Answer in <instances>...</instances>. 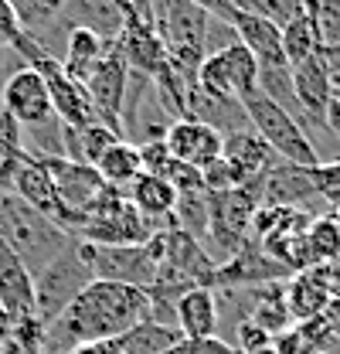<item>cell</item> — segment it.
<instances>
[{"label":"cell","instance_id":"cell-20","mask_svg":"<svg viewBox=\"0 0 340 354\" xmlns=\"http://www.w3.org/2000/svg\"><path fill=\"white\" fill-rule=\"evenodd\" d=\"M303 249H306V263L310 266H330L340 263V225L330 215H317L310 221L306 235H303Z\"/></svg>","mask_w":340,"mask_h":354},{"label":"cell","instance_id":"cell-22","mask_svg":"<svg viewBox=\"0 0 340 354\" xmlns=\"http://www.w3.org/2000/svg\"><path fill=\"white\" fill-rule=\"evenodd\" d=\"M279 31H283V55H286L290 68L299 65V62H306V58L320 48L317 24H313L310 10H296V14H290V17L279 24Z\"/></svg>","mask_w":340,"mask_h":354},{"label":"cell","instance_id":"cell-32","mask_svg":"<svg viewBox=\"0 0 340 354\" xmlns=\"http://www.w3.org/2000/svg\"><path fill=\"white\" fill-rule=\"evenodd\" d=\"M21 35H24V28H21L17 10L10 7V0H0V41H3V48H10Z\"/></svg>","mask_w":340,"mask_h":354},{"label":"cell","instance_id":"cell-37","mask_svg":"<svg viewBox=\"0 0 340 354\" xmlns=\"http://www.w3.org/2000/svg\"><path fill=\"white\" fill-rule=\"evenodd\" d=\"M313 354H337V351H330V348H320V351H313Z\"/></svg>","mask_w":340,"mask_h":354},{"label":"cell","instance_id":"cell-11","mask_svg":"<svg viewBox=\"0 0 340 354\" xmlns=\"http://www.w3.org/2000/svg\"><path fill=\"white\" fill-rule=\"evenodd\" d=\"M283 300H286V310H290L293 324H306V320L320 317L334 300L330 279H327V266L299 269L293 279L283 283Z\"/></svg>","mask_w":340,"mask_h":354},{"label":"cell","instance_id":"cell-8","mask_svg":"<svg viewBox=\"0 0 340 354\" xmlns=\"http://www.w3.org/2000/svg\"><path fill=\"white\" fill-rule=\"evenodd\" d=\"M35 160L48 171L55 191H58V198H62V205H65L79 221H85L88 205H92L95 194L106 187V180L99 177V171H95L92 164L65 160V157H35Z\"/></svg>","mask_w":340,"mask_h":354},{"label":"cell","instance_id":"cell-21","mask_svg":"<svg viewBox=\"0 0 340 354\" xmlns=\"http://www.w3.org/2000/svg\"><path fill=\"white\" fill-rule=\"evenodd\" d=\"M221 62H225L228 86H232L238 102H245L249 95L258 92V62H255V55L245 44L235 41V44H228V48H221Z\"/></svg>","mask_w":340,"mask_h":354},{"label":"cell","instance_id":"cell-36","mask_svg":"<svg viewBox=\"0 0 340 354\" xmlns=\"http://www.w3.org/2000/svg\"><path fill=\"white\" fill-rule=\"evenodd\" d=\"M72 354H120L116 341H88V344H79Z\"/></svg>","mask_w":340,"mask_h":354},{"label":"cell","instance_id":"cell-17","mask_svg":"<svg viewBox=\"0 0 340 354\" xmlns=\"http://www.w3.org/2000/svg\"><path fill=\"white\" fill-rule=\"evenodd\" d=\"M109 48H113V44H106L95 31L72 28L68 38H65V48H62V68H65V75L85 88V79L92 75V68L99 65V58H102Z\"/></svg>","mask_w":340,"mask_h":354},{"label":"cell","instance_id":"cell-35","mask_svg":"<svg viewBox=\"0 0 340 354\" xmlns=\"http://www.w3.org/2000/svg\"><path fill=\"white\" fill-rule=\"evenodd\" d=\"M323 127H327V133L340 143V99H330V106H327V113H323Z\"/></svg>","mask_w":340,"mask_h":354},{"label":"cell","instance_id":"cell-15","mask_svg":"<svg viewBox=\"0 0 340 354\" xmlns=\"http://www.w3.org/2000/svg\"><path fill=\"white\" fill-rule=\"evenodd\" d=\"M221 157L228 160V164H235L245 180H255V177H262L269 167H276L279 164V157L269 150V143L258 136V133L249 127V130H238V133H228L225 140H221Z\"/></svg>","mask_w":340,"mask_h":354},{"label":"cell","instance_id":"cell-5","mask_svg":"<svg viewBox=\"0 0 340 354\" xmlns=\"http://www.w3.org/2000/svg\"><path fill=\"white\" fill-rule=\"evenodd\" d=\"M126 86H129V65L120 51V44H113L99 65L92 68V75L85 79V95L99 116V123L113 127V130L123 136L120 130V113H123V99H126Z\"/></svg>","mask_w":340,"mask_h":354},{"label":"cell","instance_id":"cell-27","mask_svg":"<svg viewBox=\"0 0 340 354\" xmlns=\"http://www.w3.org/2000/svg\"><path fill=\"white\" fill-rule=\"evenodd\" d=\"M317 194L327 208H340V160H330V164H320L317 171Z\"/></svg>","mask_w":340,"mask_h":354},{"label":"cell","instance_id":"cell-26","mask_svg":"<svg viewBox=\"0 0 340 354\" xmlns=\"http://www.w3.org/2000/svg\"><path fill=\"white\" fill-rule=\"evenodd\" d=\"M164 177L170 180V187H173L177 194H201V191H205V177H201L198 167H191V164L170 160V167L164 171Z\"/></svg>","mask_w":340,"mask_h":354},{"label":"cell","instance_id":"cell-40","mask_svg":"<svg viewBox=\"0 0 340 354\" xmlns=\"http://www.w3.org/2000/svg\"><path fill=\"white\" fill-rule=\"evenodd\" d=\"M129 3H133V0H129Z\"/></svg>","mask_w":340,"mask_h":354},{"label":"cell","instance_id":"cell-7","mask_svg":"<svg viewBox=\"0 0 340 354\" xmlns=\"http://www.w3.org/2000/svg\"><path fill=\"white\" fill-rule=\"evenodd\" d=\"M10 194H17V198H21L24 205H31L38 215H44L48 221H55L58 228H65L72 239H79L82 221L62 205V198H58V191H55L48 171H44L35 157H24V164L17 167V174L10 180Z\"/></svg>","mask_w":340,"mask_h":354},{"label":"cell","instance_id":"cell-30","mask_svg":"<svg viewBox=\"0 0 340 354\" xmlns=\"http://www.w3.org/2000/svg\"><path fill=\"white\" fill-rule=\"evenodd\" d=\"M272 341V334H265L258 324H252V320H242L238 327H235V351L238 354H252V351H258V348H265Z\"/></svg>","mask_w":340,"mask_h":354},{"label":"cell","instance_id":"cell-14","mask_svg":"<svg viewBox=\"0 0 340 354\" xmlns=\"http://www.w3.org/2000/svg\"><path fill=\"white\" fill-rule=\"evenodd\" d=\"M123 194L153 228H160L173 215V205H177V191L170 187L167 177L160 174H140L129 187H123Z\"/></svg>","mask_w":340,"mask_h":354},{"label":"cell","instance_id":"cell-16","mask_svg":"<svg viewBox=\"0 0 340 354\" xmlns=\"http://www.w3.org/2000/svg\"><path fill=\"white\" fill-rule=\"evenodd\" d=\"M232 28H235V38L252 51L258 65H265V62H286V55H283V31H279L276 21L235 14V17H232ZM286 65H290V62H286Z\"/></svg>","mask_w":340,"mask_h":354},{"label":"cell","instance_id":"cell-23","mask_svg":"<svg viewBox=\"0 0 340 354\" xmlns=\"http://www.w3.org/2000/svg\"><path fill=\"white\" fill-rule=\"evenodd\" d=\"M65 3H68V0H10V7H14L17 17H21L24 35H31V38H38L41 28H62V31L68 35Z\"/></svg>","mask_w":340,"mask_h":354},{"label":"cell","instance_id":"cell-19","mask_svg":"<svg viewBox=\"0 0 340 354\" xmlns=\"http://www.w3.org/2000/svg\"><path fill=\"white\" fill-rule=\"evenodd\" d=\"M95 171H99V177H102L106 184H113V187H129L136 177L143 174L140 147H136L133 140L113 143V147L102 153V160L95 164Z\"/></svg>","mask_w":340,"mask_h":354},{"label":"cell","instance_id":"cell-33","mask_svg":"<svg viewBox=\"0 0 340 354\" xmlns=\"http://www.w3.org/2000/svg\"><path fill=\"white\" fill-rule=\"evenodd\" d=\"M194 7H201L208 17L214 21H225V24H232V17H235V7L228 3V0H191Z\"/></svg>","mask_w":340,"mask_h":354},{"label":"cell","instance_id":"cell-10","mask_svg":"<svg viewBox=\"0 0 340 354\" xmlns=\"http://www.w3.org/2000/svg\"><path fill=\"white\" fill-rule=\"evenodd\" d=\"M221 133L184 116V120H173L164 133V143H167L170 157L180 160V164H191L198 171H205L208 164H214L221 157Z\"/></svg>","mask_w":340,"mask_h":354},{"label":"cell","instance_id":"cell-18","mask_svg":"<svg viewBox=\"0 0 340 354\" xmlns=\"http://www.w3.org/2000/svg\"><path fill=\"white\" fill-rule=\"evenodd\" d=\"M184 334L170 324H157V320H143L136 327H129L123 337H116L120 354H167L173 344H180Z\"/></svg>","mask_w":340,"mask_h":354},{"label":"cell","instance_id":"cell-39","mask_svg":"<svg viewBox=\"0 0 340 354\" xmlns=\"http://www.w3.org/2000/svg\"><path fill=\"white\" fill-rule=\"evenodd\" d=\"M0 354H3V341H0Z\"/></svg>","mask_w":340,"mask_h":354},{"label":"cell","instance_id":"cell-25","mask_svg":"<svg viewBox=\"0 0 340 354\" xmlns=\"http://www.w3.org/2000/svg\"><path fill=\"white\" fill-rule=\"evenodd\" d=\"M313 24L323 48H340V0H313Z\"/></svg>","mask_w":340,"mask_h":354},{"label":"cell","instance_id":"cell-1","mask_svg":"<svg viewBox=\"0 0 340 354\" xmlns=\"http://www.w3.org/2000/svg\"><path fill=\"white\" fill-rule=\"evenodd\" d=\"M0 242L24 263L31 279L41 272L51 259H58L75 239L58 228L55 221L38 215L31 205H24L17 194L0 191Z\"/></svg>","mask_w":340,"mask_h":354},{"label":"cell","instance_id":"cell-6","mask_svg":"<svg viewBox=\"0 0 340 354\" xmlns=\"http://www.w3.org/2000/svg\"><path fill=\"white\" fill-rule=\"evenodd\" d=\"M290 79H293V99H296L299 109V127L310 130H327L323 127V113L334 99V88H330V72H327V58H323V44L306 58L290 68Z\"/></svg>","mask_w":340,"mask_h":354},{"label":"cell","instance_id":"cell-12","mask_svg":"<svg viewBox=\"0 0 340 354\" xmlns=\"http://www.w3.org/2000/svg\"><path fill=\"white\" fill-rule=\"evenodd\" d=\"M0 307L14 320V327L35 317V279L10 249L0 256Z\"/></svg>","mask_w":340,"mask_h":354},{"label":"cell","instance_id":"cell-28","mask_svg":"<svg viewBox=\"0 0 340 354\" xmlns=\"http://www.w3.org/2000/svg\"><path fill=\"white\" fill-rule=\"evenodd\" d=\"M228 3L235 7V14L265 17V21H276V24L286 21V7H283V0H228Z\"/></svg>","mask_w":340,"mask_h":354},{"label":"cell","instance_id":"cell-3","mask_svg":"<svg viewBox=\"0 0 340 354\" xmlns=\"http://www.w3.org/2000/svg\"><path fill=\"white\" fill-rule=\"evenodd\" d=\"M88 283H92V272L85 266L82 252H79V239H75L58 259H51L35 276V317L48 327L51 320H58L68 310V304Z\"/></svg>","mask_w":340,"mask_h":354},{"label":"cell","instance_id":"cell-9","mask_svg":"<svg viewBox=\"0 0 340 354\" xmlns=\"http://www.w3.org/2000/svg\"><path fill=\"white\" fill-rule=\"evenodd\" d=\"M317 167H296L279 160L276 167H269L262 177V205H279V208H296L310 212L313 201H320L317 194Z\"/></svg>","mask_w":340,"mask_h":354},{"label":"cell","instance_id":"cell-13","mask_svg":"<svg viewBox=\"0 0 340 354\" xmlns=\"http://www.w3.org/2000/svg\"><path fill=\"white\" fill-rule=\"evenodd\" d=\"M177 330L187 341H208L218 337V293L211 286H191L177 300Z\"/></svg>","mask_w":340,"mask_h":354},{"label":"cell","instance_id":"cell-2","mask_svg":"<svg viewBox=\"0 0 340 354\" xmlns=\"http://www.w3.org/2000/svg\"><path fill=\"white\" fill-rule=\"evenodd\" d=\"M242 109L249 116V127L269 143V150L279 160L296 164V167H320L323 164L320 160V150L310 140V133L303 130L296 116H290L279 102H272L269 95L255 92V95H249L242 102Z\"/></svg>","mask_w":340,"mask_h":354},{"label":"cell","instance_id":"cell-34","mask_svg":"<svg viewBox=\"0 0 340 354\" xmlns=\"http://www.w3.org/2000/svg\"><path fill=\"white\" fill-rule=\"evenodd\" d=\"M323 58H327V72H330L334 99H340V48H323Z\"/></svg>","mask_w":340,"mask_h":354},{"label":"cell","instance_id":"cell-4","mask_svg":"<svg viewBox=\"0 0 340 354\" xmlns=\"http://www.w3.org/2000/svg\"><path fill=\"white\" fill-rule=\"evenodd\" d=\"M85 266L92 272V279H106V283H123L136 290H150L157 279V259L150 256L147 245H92L79 242Z\"/></svg>","mask_w":340,"mask_h":354},{"label":"cell","instance_id":"cell-31","mask_svg":"<svg viewBox=\"0 0 340 354\" xmlns=\"http://www.w3.org/2000/svg\"><path fill=\"white\" fill-rule=\"evenodd\" d=\"M167 354H238L228 341H221V337H208V341H180V344H173Z\"/></svg>","mask_w":340,"mask_h":354},{"label":"cell","instance_id":"cell-38","mask_svg":"<svg viewBox=\"0 0 340 354\" xmlns=\"http://www.w3.org/2000/svg\"><path fill=\"white\" fill-rule=\"evenodd\" d=\"M334 218H337V225H340V208H334Z\"/></svg>","mask_w":340,"mask_h":354},{"label":"cell","instance_id":"cell-29","mask_svg":"<svg viewBox=\"0 0 340 354\" xmlns=\"http://www.w3.org/2000/svg\"><path fill=\"white\" fill-rule=\"evenodd\" d=\"M140 147V160H143V174H160L170 167V150L164 140H147V143H136Z\"/></svg>","mask_w":340,"mask_h":354},{"label":"cell","instance_id":"cell-24","mask_svg":"<svg viewBox=\"0 0 340 354\" xmlns=\"http://www.w3.org/2000/svg\"><path fill=\"white\" fill-rule=\"evenodd\" d=\"M123 136L113 130V127H106V123H88L85 130H79V147H82V164H99L102 160V153L113 147V143H120Z\"/></svg>","mask_w":340,"mask_h":354}]
</instances>
